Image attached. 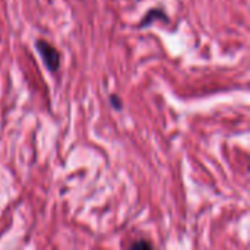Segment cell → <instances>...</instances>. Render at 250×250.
<instances>
[{"label":"cell","instance_id":"cell-1","mask_svg":"<svg viewBox=\"0 0 250 250\" xmlns=\"http://www.w3.org/2000/svg\"><path fill=\"white\" fill-rule=\"evenodd\" d=\"M35 48H37L44 66L51 73H54L60 69V53L57 51V48L54 45H51L50 42H47L44 40H38L35 42Z\"/></svg>","mask_w":250,"mask_h":250},{"label":"cell","instance_id":"cell-2","mask_svg":"<svg viewBox=\"0 0 250 250\" xmlns=\"http://www.w3.org/2000/svg\"><path fill=\"white\" fill-rule=\"evenodd\" d=\"M155 21H163V22H168V18L166 15V12L163 9H151L141 21L139 28H146L149 25H152Z\"/></svg>","mask_w":250,"mask_h":250},{"label":"cell","instance_id":"cell-3","mask_svg":"<svg viewBox=\"0 0 250 250\" xmlns=\"http://www.w3.org/2000/svg\"><path fill=\"white\" fill-rule=\"evenodd\" d=\"M110 103H111L113 108H114V110H117V111L123 108V103H122V100H120L116 94H113V95L110 97Z\"/></svg>","mask_w":250,"mask_h":250},{"label":"cell","instance_id":"cell-4","mask_svg":"<svg viewBox=\"0 0 250 250\" xmlns=\"http://www.w3.org/2000/svg\"><path fill=\"white\" fill-rule=\"evenodd\" d=\"M132 248H152V245L148 242H136L132 245Z\"/></svg>","mask_w":250,"mask_h":250}]
</instances>
